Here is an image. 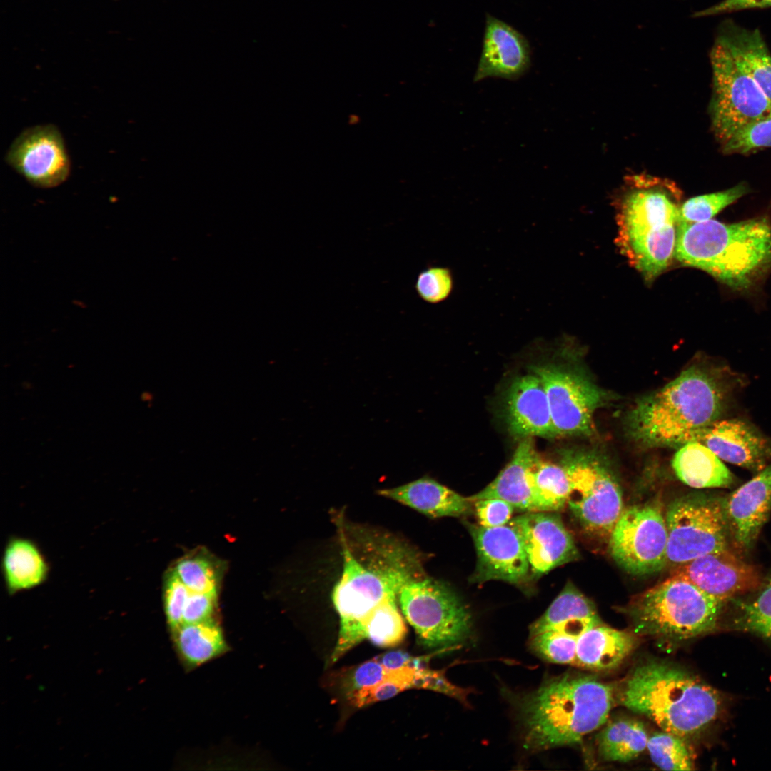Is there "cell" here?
<instances>
[{"label": "cell", "mask_w": 771, "mask_h": 771, "mask_svg": "<svg viewBox=\"0 0 771 771\" xmlns=\"http://www.w3.org/2000/svg\"><path fill=\"white\" fill-rule=\"evenodd\" d=\"M736 383L726 368L692 366L635 404L627 417L628 433L645 447H680L720 419Z\"/></svg>", "instance_id": "cell-1"}, {"label": "cell", "mask_w": 771, "mask_h": 771, "mask_svg": "<svg viewBox=\"0 0 771 771\" xmlns=\"http://www.w3.org/2000/svg\"><path fill=\"white\" fill-rule=\"evenodd\" d=\"M675 258L733 290L747 291L771 268V224L765 217L680 222Z\"/></svg>", "instance_id": "cell-2"}, {"label": "cell", "mask_w": 771, "mask_h": 771, "mask_svg": "<svg viewBox=\"0 0 771 771\" xmlns=\"http://www.w3.org/2000/svg\"><path fill=\"white\" fill-rule=\"evenodd\" d=\"M621 705L681 737L693 736L720 715L715 689L687 671L657 661L636 667L618 690Z\"/></svg>", "instance_id": "cell-3"}, {"label": "cell", "mask_w": 771, "mask_h": 771, "mask_svg": "<svg viewBox=\"0 0 771 771\" xmlns=\"http://www.w3.org/2000/svg\"><path fill=\"white\" fill-rule=\"evenodd\" d=\"M612 686L593 676L567 675L544 683L523 707L525 745L544 750L572 745L607 721Z\"/></svg>", "instance_id": "cell-4"}, {"label": "cell", "mask_w": 771, "mask_h": 771, "mask_svg": "<svg viewBox=\"0 0 771 771\" xmlns=\"http://www.w3.org/2000/svg\"><path fill=\"white\" fill-rule=\"evenodd\" d=\"M337 525L343 566L332 591V601L340 618V629L331 664L365 639L368 618L381 606L398 601L403 585L421 569L417 557L400 548L386 551L378 565H366L353 554L342 524Z\"/></svg>", "instance_id": "cell-5"}, {"label": "cell", "mask_w": 771, "mask_h": 771, "mask_svg": "<svg viewBox=\"0 0 771 771\" xmlns=\"http://www.w3.org/2000/svg\"><path fill=\"white\" fill-rule=\"evenodd\" d=\"M679 210L670 193L651 184L627 193L618 206L617 246L647 282L667 271L675 258Z\"/></svg>", "instance_id": "cell-6"}, {"label": "cell", "mask_w": 771, "mask_h": 771, "mask_svg": "<svg viewBox=\"0 0 771 771\" xmlns=\"http://www.w3.org/2000/svg\"><path fill=\"white\" fill-rule=\"evenodd\" d=\"M725 604L673 574L636 595L627 613L636 634L680 642L713 630Z\"/></svg>", "instance_id": "cell-7"}, {"label": "cell", "mask_w": 771, "mask_h": 771, "mask_svg": "<svg viewBox=\"0 0 771 771\" xmlns=\"http://www.w3.org/2000/svg\"><path fill=\"white\" fill-rule=\"evenodd\" d=\"M398 603L423 647L453 645L470 634L471 615L467 607L449 587L424 575L422 569L403 585Z\"/></svg>", "instance_id": "cell-8"}, {"label": "cell", "mask_w": 771, "mask_h": 771, "mask_svg": "<svg viewBox=\"0 0 771 771\" xmlns=\"http://www.w3.org/2000/svg\"><path fill=\"white\" fill-rule=\"evenodd\" d=\"M570 483L568 506L589 535L609 538L623 510L622 490L609 466L588 453L566 457L561 463Z\"/></svg>", "instance_id": "cell-9"}, {"label": "cell", "mask_w": 771, "mask_h": 771, "mask_svg": "<svg viewBox=\"0 0 771 771\" xmlns=\"http://www.w3.org/2000/svg\"><path fill=\"white\" fill-rule=\"evenodd\" d=\"M712 96V128L722 144L747 124L771 112V104L731 54L715 41L710 54Z\"/></svg>", "instance_id": "cell-10"}, {"label": "cell", "mask_w": 771, "mask_h": 771, "mask_svg": "<svg viewBox=\"0 0 771 771\" xmlns=\"http://www.w3.org/2000/svg\"><path fill=\"white\" fill-rule=\"evenodd\" d=\"M665 517L667 565L678 567L727 548L728 528L720 499L688 494L671 502Z\"/></svg>", "instance_id": "cell-11"}, {"label": "cell", "mask_w": 771, "mask_h": 771, "mask_svg": "<svg viewBox=\"0 0 771 771\" xmlns=\"http://www.w3.org/2000/svg\"><path fill=\"white\" fill-rule=\"evenodd\" d=\"M608 543L612 558L628 573L661 571L667 565V530L660 505L653 502L624 508Z\"/></svg>", "instance_id": "cell-12"}, {"label": "cell", "mask_w": 771, "mask_h": 771, "mask_svg": "<svg viewBox=\"0 0 771 771\" xmlns=\"http://www.w3.org/2000/svg\"><path fill=\"white\" fill-rule=\"evenodd\" d=\"M548 400L555 437L590 436L595 433L594 413L605 394L582 373L555 363L531 366Z\"/></svg>", "instance_id": "cell-13"}, {"label": "cell", "mask_w": 771, "mask_h": 771, "mask_svg": "<svg viewBox=\"0 0 771 771\" xmlns=\"http://www.w3.org/2000/svg\"><path fill=\"white\" fill-rule=\"evenodd\" d=\"M5 159L30 184L40 188L59 186L71 170L64 138L53 124L26 128L13 141Z\"/></svg>", "instance_id": "cell-14"}, {"label": "cell", "mask_w": 771, "mask_h": 771, "mask_svg": "<svg viewBox=\"0 0 771 771\" xmlns=\"http://www.w3.org/2000/svg\"><path fill=\"white\" fill-rule=\"evenodd\" d=\"M477 553L474 583L492 580L520 583L531 575L523 541L510 522L498 527L468 524Z\"/></svg>", "instance_id": "cell-15"}, {"label": "cell", "mask_w": 771, "mask_h": 771, "mask_svg": "<svg viewBox=\"0 0 771 771\" xmlns=\"http://www.w3.org/2000/svg\"><path fill=\"white\" fill-rule=\"evenodd\" d=\"M555 513L529 511L510 521L520 534L533 577H540L578 557L572 535Z\"/></svg>", "instance_id": "cell-16"}, {"label": "cell", "mask_w": 771, "mask_h": 771, "mask_svg": "<svg viewBox=\"0 0 771 771\" xmlns=\"http://www.w3.org/2000/svg\"><path fill=\"white\" fill-rule=\"evenodd\" d=\"M674 574L686 578L711 597L726 603L758 588L759 571L727 548L676 567Z\"/></svg>", "instance_id": "cell-17"}, {"label": "cell", "mask_w": 771, "mask_h": 771, "mask_svg": "<svg viewBox=\"0 0 771 771\" xmlns=\"http://www.w3.org/2000/svg\"><path fill=\"white\" fill-rule=\"evenodd\" d=\"M690 441L700 442L721 460L754 473L771 462V441L742 420L719 419L695 432Z\"/></svg>", "instance_id": "cell-18"}, {"label": "cell", "mask_w": 771, "mask_h": 771, "mask_svg": "<svg viewBox=\"0 0 771 771\" xmlns=\"http://www.w3.org/2000/svg\"><path fill=\"white\" fill-rule=\"evenodd\" d=\"M531 47L515 28L486 14L482 50L473 81L488 77L515 81L531 66Z\"/></svg>", "instance_id": "cell-19"}, {"label": "cell", "mask_w": 771, "mask_h": 771, "mask_svg": "<svg viewBox=\"0 0 771 771\" xmlns=\"http://www.w3.org/2000/svg\"><path fill=\"white\" fill-rule=\"evenodd\" d=\"M720 502L735 542L748 550L771 510V463Z\"/></svg>", "instance_id": "cell-20"}, {"label": "cell", "mask_w": 771, "mask_h": 771, "mask_svg": "<svg viewBox=\"0 0 771 771\" xmlns=\"http://www.w3.org/2000/svg\"><path fill=\"white\" fill-rule=\"evenodd\" d=\"M505 418L515 437L556 438L545 388L533 372L518 376L510 383L505 397Z\"/></svg>", "instance_id": "cell-21"}, {"label": "cell", "mask_w": 771, "mask_h": 771, "mask_svg": "<svg viewBox=\"0 0 771 771\" xmlns=\"http://www.w3.org/2000/svg\"><path fill=\"white\" fill-rule=\"evenodd\" d=\"M377 493L432 518L467 515L474 508L469 497L465 498L428 477L381 489Z\"/></svg>", "instance_id": "cell-22"}, {"label": "cell", "mask_w": 771, "mask_h": 771, "mask_svg": "<svg viewBox=\"0 0 771 771\" xmlns=\"http://www.w3.org/2000/svg\"><path fill=\"white\" fill-rule=\"evenodd\" d=\"M538 456L533 438H523L511 460L497 477L469 498L473 502L485 498H500L518 510L535 511L531 470Z\"/></svg>", "instance_id": "cell-23"}, {"label": "cell", "mask_w": 771, "mask_h": 771, "mask_svg": "<svg viewBox=\"0 0 771 771\" xmlns=\"http://www.w3.org/2000/svg\"><path fill=\"white\" fill-rule=\"evenodd\" d=\"M1 571L7 594L14 595L45 583L51 566L36 542L12 535L8 538L2 553Z\"/></svg>", "instance_id": "cell-24"}, {"label": "cell", "mask_w": 771, "mask_h": 771, "mask_svg": "<svg viewBox=\"0 0 771 771\" xmlns=\"http://www.w3.org/2000/svg\"><path fill=\"white\" fill-rule=\"evenodd\" d=\"M715 41L731 54L771 104V54L760 33L726 21L721 24Z\"/></svg>", "instance_id": "cell-25"}, {"label": "cell", "mask_w": 771, "mask_h": 771, "mask_svg": "<svg viewBox=\"0 0 771 771\" xmlns=\"http://www.w3.org/2000/svg\"><path fill=\"white\" fill-rule=\"evenodd\" d=\"M593 603L572 583L566 584L530 632L550 630L575 638L602 624Z\"/></svg>", "instance_id": "cell-26"}, {"label": "cell", "mask_w": 771, "mask_h": 771, "mask_svg": "<svg viewBox=\"0 0 771 771\" xmlns=\"http://www.w3.org/2000/svg\"><path fill=\"white\" fill-rule=\"evenodd\" d=\"M636 645L635 637L606 626H595L578 638L575 665L593 671L618 667Z\"/></svg>", "instance_id": "cell-27"}, {"label": "cell", "mask_w": 771, "mask_h": 771, "mask_svg": "<svg viewBox=\"0 0 771 771\" xmlns=\"http://www.w3.org/2000/svg\"><path fill=\"white\" fill-rule=\"evenodd\" d=\"M672 468L678 479L695 488H730L735 478L722 460L697 441L680 445L675 453Z\"/></svg>", "instance_id": "cell-28"}, {"label": "cell", "mask_w": 771, "mask_h": 771, "mask_svg": "<svg viewBox=\"0 0 771 771\" xmlns=\"http://www.w3.org/2000/svg\"><path fill=\"white\" fill-rule=\"evenodd\" d=\"M171 635L177 654L188 669L198 667L228 650L222 628L214 618L183 623L171 630Z\"/></svg>", "instance_id": "cell-29"}, {"label": "cell", "mask_w": 771, "mask_h": 771, "mask_svg": "<svg viewBox=\"0 0 771 771\" xmlns=\"http://www.w3.org/2000/svg\"><path fill=\"white\" fill-rule=\"evenodd\" d=\"M648 738L642 722L635 719L615 720L598 734V753L605 761L628 762L647 749Z\"/></svg>", "instance_id": "cell-30"}, {"label": "cell", "mask_w": 771, "mask_h": 771, "mask_svg": "<svg viewBox=\"0 0 771 771\" xmlns=\"http://www.w3.org/2000/svg\"><path fill=\"white\" fill-rule=\"evenodd\" d=\"M535 511L558 512L568 504L570 483L562 464L536 459L531 470Z\"/></svg>", "instance_id": "cell-31"}, {"label": "cell", "mask_w": 771, "mask_h": 771, "mask_svg": "<svg viewBox=\"0 0 771 771\" xmlns=\"http://www.w3.org/2000/svg\"><path fill=\"white\" fill-rule=\"evenodd\" d=\"M758 588L749 599H732L738 610L733 624L737 630L771 640V572Z\"/></svg>", "instance_id": "cell-32"}, {"label": "cell", "mask_w": 771, "mask_h": 771, "mask_svg": "<svg viewBox=\"0 0 771 771\" xmlns=\"http://www.w3.org/2000/svg\"><path fill=\"white\" fill-rule=\"evenodd\" d=\"M422 667H403L389 670L378 682L362 687L347 696L357 707L391 698L410 688H420Z\"/></svg>", "instance_id": "cell-33"}, {"label": "cell", "mask_w": 771, "mask_h": 771, "mask_svg": "<svg viewBox=\"0 0 771 771\" xmlns=\"http://www.w3.org/2000/svg\"><path fill=\"white\" fill-rule=\"evenodd\" d=\"M171 568L190 591L217 595L221 570L211 555L200 552L188 554Z\"/></svg>", "instance_id": "cell-34"}, {"label": "cell", "mask_w": 771, "mask_h": 771, "mask_svg": "<svg viewBox=\"0 0 771 771\" xmlns=\"http://www.w3.org/2000/svg\"><path fill=\"white\" fill-rule=\"evenodd\" d=\"M685 740L665 731L654 733L647 745L652 761L664 770H694V754Z\"/></svg>", "instance_id": "cell-35"}, {"label": "cell", "mask_w": 771, "mask_h": 771, "mask_svg": "<svg viewBox=\"0 0 771 771\" xmlns=\"http://www.w3.org/2000/svg\"><path fill=\"white\" fill-rule=\"evenodd\" d=\"M750 191L748 184L741 182L726 190L689 198L680 206V222L692 223L712 219Z\"/></svg>", "instance_id": "cell-36"}, {"label": "cell", "mask_w": 771, "mask_h": 771, "mask_svg": "<svg viewBox=\"0 0 771 771\" xmlns=\"http://www.w3.org/2000/svg\"><path fill=\"white\" fill-rule=\"evenodd\" d=\"M407 628L399 603L392 602L378 608L367 620L364 638L381 647H391L405 638Z\"/></svg>", "instance_id": "cell-37"}, {"label": "cell", "mask_w": 771, "mask_h": 771, "mask_svg": "<svg viewBox=\"0 0 771 771\" xmlns=\"http://www.w3.org/2000/svg\"><path fill=\"white\" fill-rule=\"evenodd\" d=\"M721 146L722 153L727 155L745 154L771 147V112L743 126Z\"/></svg>", "instance_id": "cell-38"}, {"label": "cell", "mask_w": 771, "mask_h": 771, "mask_svg": "<svg viewBox=\"0 0 771 771\" xmlns=\"http://www.w3.org/2000/svg\"><path fill=\"white\" fill-rule=\"evenodd\" d=\"M415 288L423 301L430 304L442 303L450 296L454 288L452 271L445 266H428L417 276Z\"/></svg>", "instance_id": "cell-39"}, {"label": "cell", "mask_w": 771, "mask_h": 771, "mask_svg": "<svg viewBox=\"0 0 771 771\" xmlns=\"http://www.w3.org/2000/svg\"><path fill=\"white\" fill-rule=\"evenodd\" d=\"M190 592L171 568L166 573L163 585L164 613L171 631L183 624V610Z\"/></svg>", "instance_id": "cell-40"}, {"label": "cell", "mask_w": 771, "mask_h": 771, "mask_svg": "<svg viewBox=\"0 0 771 771\" xmlns=\"http://www.w3.org/2000/svg\"><path fill=\"white\" fill-rule=\"evenodd\" d=\"M473 508L479 525L490 528L508 524L515 509L510 503L495 498L475 500Z\"/></svg>", "instance_id": "cell-41"}, {"label": "cell", "mask_w": 771, "mask_h": 771, "mask_svg": "<svg viewBox=\"0 0 771 771\" xmlns=\"http://www.w3.org/2000/svg\"><path fill=\"white\" fill-rule=\"evenodd\" d=\"M388 671V669L381 663L377 657L363 662L354 669L346 680V695L378 682L385 677Z\"/></svg>", "instance_id": "cell-42"}, {"label": "cell", "mask_w": 771, "mask_h": 771, "mask_svg": "<svg viewBox=\"0 0 771 771\" xmlns=\"http://www.w3.org/2000/svg\"><path fill=\"white\" fill-rule=\"evenodd\" d=\"M217 595L190 592L185 604L183 623L205 621L213 618Z\"/></svg>", "instance_id": "cell-43"}, {"label": "cell", "mask_w": 771, "mask_h": 771, "mask_svg": "<svg viewBox=\"0 0 771 771\" xmlns=\"http://www.w3.org/2000/svg\"><path fill=\"white\" fill-rule=\"evenodd\" d=\"M771 6V0H723L717 4L695 12L694 17H702L747 9Z\"/></svg>", "instance_id": "cell-44"}, {"label": "cell", "mask_w": 771, "mask_h": 771, "mask_svg": "<svg viewBox=\"0 0 771 771\" xmlns=\"http://www.w3.org/2000/svg\"><path fill=\"white\" fill-rule=\"evenodd\" d=\"M381 663L387 669L393 670L403 667H420L421 661L418 657H412L405 652L392 651L377 657Z\"/></svg>", "instance_id": "cell-45"}]
</instances>
